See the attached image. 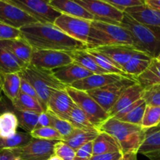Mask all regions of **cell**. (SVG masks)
Returning <instances> with one entry per match:
<instances>
[{
  "label": "cell",
  "instance_id": "cell-1",
  "mask_svg": "<svg viewBox=\"0 0 160 160\" xmlns=\"http://www.w3.org/2000/svg\"><path fill=\"white\" fill-rule=\"evenodd\" d=\"M21 38L33 50H56L72 52L86 49L87 45L69 37L50 23H34L20 28Z\"/></svg>",
  "mask_w": 160,
  "mask_h": 160
},
{
  "label": "cell",
  "instance_id": "cell-2",
  "mask_svg": "<svg viewBox=\"0 0 160 160\" xmlns=\"http://www.w3.org/2000/svg\"><path fill=\"white\" fill-rule=\"evenodd\" d=\"M99 131L107 133L114 138L123 155L137 153L146 134V130L141 126L125 123L113 117L107 120L100 127Z\"/></svg>",
  "mask_w": 160,
  "mask_h": 160
},
{
  "label": "cell",
  "instance_id": "cell-3",
  "mask_svg": "<svg viewBox=\"0 0 160 160\" xmlns=\"http://www.w3.org/2000/svg\"><path fill=\"white\" fill-rule=\"evenodd\" d=\"M19 75L32 85L45 111L52 93L56 90H64L67 87L55 77L53 70L41 68L32 64L24 67Z\"/></svg>",
  "mask_w": 160,
  "mask_h": 160
},
{
  "label": "cell",
  "instance_id": "cell-4",
  "mask_svg": "<svg viewBox=\"0 0 160 160\" xmlns=\"http://www.w3.org/2000/svg\"><path fill=\"white\" fill-rule=\"evenodd\" d=\"M120 26L128 31L135 49L152 58L159 55L160 37L148 27L136 21L125 12Z\"/></svg>",
  "mask_w": 160,
  "mask_h": 160
},
{
  "label": "cell",
  "instance_id": "cell-5",
  "mask_svg": "<svg viewBox=\"0 0 160 160\" xmlns=\"http://www.w3.org/2000/svg\"><path fill=\"white\" fill-rule=\"evenodd\" d=\"M119 45H133L131 38L125 28L120 25L111 24L99 20L91 21L86 44L87 48Z\"/></svg>",
  "mask_w": 160,
  "mask_h": 160
},
{
  "label": "cell",
  "instance_id": "cell-6",
  "mask_svg": "<svg viewBox=\"0 0 160 160\" xmlns=\"http://www.w3.org/2000/svg\"><path fill=\"white\" fill-rule=\"evenodd\" d=\"M65 90L75 105L84 112L92 124L99 131L100 127L110 118L109 114L86 92L77 90L70 86H67Z\"/></svg>",
  "mask_w": 160,
  "mask_h": 160
},
{
  "label": "cell",
  "instance_id": "cell-7",
  "mask_svg": "<svg viewBox=\"0 0 160 160\" xmlns=\"http://www.w3.org/2000/svg\"><path fill=\"white\" fill-rule=\"evenodd\" d=\"M135 83H137L136 80L123 78L112 84L86 92L108 113L122 92Z\"/></svg>",
  "mask_w": 160,
  "mask_h": 160
},
{
  "label": "cell",
  "instance_id": "cell-8",
  "mask_svg": "<svg viewBox=\"0 0 160 160\" xmlns=\"http://www.w3.org/2000/svg\"><path fill=\"white\" fill-rule=\"evenodd\" d=\"M50 0H10L9 2L31 16L39 23L53 24L60 12L50 5Z\"/></svg>",
  "mask_w": 160,
  "mask_h": 160
},
{
  "label": "cell",
  "instance_id": "cell-9",
  "mask_svg": "<svg viewBox=\"0 0 160 160\" xmlns=\"http://www.w3.org/2000/svg\"><path fill=\"white\" fill-rule=\"evenodd\" d=\"M92 14L94 20L120 25L124 12L119 10L104 0H74Z\"/></svg>",
  "mask_w": 160,
  "mask_h": 160
},
{
  "label": "cell",
  "instance_id": "cell-10",
  "mask_svg": "<svg viewBox=\"0 0 160 160\" xmlns=\"http://www.w3.org/2000/svg\"><path fill=\"white\" fill-rule=\"evenodd\" d=\"M90 20L61 14L55 20L54 25L69 37L87 44L90 30Z\"/></svg>",
  "mask_w": 160,
  "mask_h": 160
},
{
  "label": "cell",
  "instance_id": "cell-11",
  "mask_svg": "<svg viewBox=\"0 0 160 160\" xmlns=\"http://www.w3.org/2000/svg\"><path fill=\"white\" fill-rule=\"evenodd\" d=\"M57 141L34 138L25 146L13 148L18 160H48L53 155V147Z\"/></svg>",
  "mask_w": 160,
  "mask_h": 160
},
{
  "label": "cell",
  "instance_id": "cell-12",
  "mask_svg": "<svg viewBox=\"0 0 160 160\" xmlns=\"http://www.w3.org/2000/svg\"><path fill=\"white\" fill-rule=\"evenodd\" d=\"M73 62L68 52L33 50L30 64L41 68L54 70Z\"/></svg>",
  "mask_w": 160,
  "mask_h": 160
},
{
  "label": "cell",
  "instance_id": "cell-13",
  "mask_svg": "<svg viewBox=\"0 0 160 160\" xmlns=\"http://www.w3.org/2000/svg\"><path fill=\"white\" fill-rule=\"evenodd\" d=\"M0 22L20 29L38 21L12 3L0 0Z\"/></svg>",
  "mask_w": 160,
  "mask_h": 160
},
{
  "label": "cell",
  "instance_id": "cell-14",
  "mask_svg": "<svg viewBox=\"0 0 160 160\" xmlns=\"http://www.w3.org/2000/svg\"><path fill=\"white\" fill-rule=\"evenodd\" d=\"M76 106L66 90H56L52 93L46 111L56 117L68 121L72 109Z\"/></svg>",
  "mask_w": 160,
  "mask_h": 160
},
{
  "label": "cell",
  "instance_id": "cell-15",
  "mask_svg": "<svg viewBox=\"0 0 160 160\" xmlns=\"http://www.w3.org/2000/svg\"><path fill=\"white\" fill-rule=\"evenodd\" d=\"M124 12L136 21L148 27L160 37V10L154 9L144 4L128 8Z\"/></svg>",
  "mask_w": 160,
  "mask_h": 160
},
{
  "label": "cell",
  "instance_id": "cell-16",
  "mask_svg": "<svg viewBox=\"0 0 160 160\" xmlns=\"http://www.w3.org/2000/svg\"><path fill=\"white\" fill-rule=\"evenodd\" d=\"M124 77L115 73H100V74H92L87 78L80 81H75L73 84L69 85L77 90L88 92L93 89L106 86L119 81Z\"/></svg>",
  "mask_w": 160,
  "mask_h": 160
},
{
  "label": "cell",
  "instance_id": "cell-17",
  "mask_svg": "<svg viewBox=\"0 0 160 160\" xmlns=\"http://www.w3.org/2000/svg\"><path fill=\"white\" fill-rule=\"evenodd\" d=\"M0 45L7 49L20 62L23 68L29 65L31 62L33 49L22 38L12 40L0 41Z\"/></svg>",
  "mask_w": 160,
  "mask_h": 160
},
{
  "label": "cell",
  "instance_id": "cell-18",
  "mask_svg": "<svg viewBox=\"0 0 160 160\" xmlns=\"http://www.w3.org/2000/svg\"><path fill=\"white\" fill-rule=\"evenodd\" d=\"M111 59L115 64L122 70L123 66L130 60L137 50L133 45H110L93 48Z\"/></svg>",
  "mask_w": 160,
  "mask_h": 160
},
{
  "label": "cell",
  "instance_id": "cell-19",
  "mask_svg": "<svg viewBox=\"0 0 160 160\" xmlns=\"http://www.w3.org/2000/svg\"><path fill=\"white\" fill-rule=\"evenodd\" d=\"M53 72L55 77L66 86L71 85L75 81H80L93 74L74 62L64 67L54 69Z\"/></svg>",
  "mask_w": 160,
  "mask_h": 160
},
{
  "label": "cell",
  "instance_id": "cell-20",
  "mask_svg": "<svg viewBox=\"0 0 160 160\" xmlns=\"http://www.w3.org/2000/svg\"><path fill=\"white\" fill-rule=\"evenodd\" d=\"M146 130V134L138 152L151 160H160V128Z\"/></svg>",
  "mask_w": 160,
  "mask_h": 160
},
{
  "label": "cell",
  "instance_id": "cell-21",
  "mask_svg": "<svg viewBox=\"0 0 160 160\" xmlns=\"http://www.w3.org/2000/svg\"><path fill=\"white\" fill-rule=\"evenodd\" d=\"M50 5L61 14L90 21L94 20L93 16L74 0H50Z\"/></svg>",
  "mask_w": 160,
  "mask_h": 160
},
{
  "label": "cell",
  "instance_id": "cell-22",
  "mask_svg": "<svg viewBox=\"0 0 160 160\" xmlns=\"http://www.w3.org/2000/svg\"><path fill=\"white\" fill-rule=\"evenodd\" d=\"M143 88L138 83H135L134 84L130 87L127 88L125 91L119 96L116 102L111 109L110 112H108L110 117H113L115 116L118 112L122 111V109H125L130 105L133 104L141 98L142 95Z\"/></svg>",
  "mask_w": 160,
  "mask_h": 160
},
{
  "label": "cell",
  "instance_id": "cell-23",
  "mask_svg": "<svg viewBox=\"0 0 160 160\" xmlns=\"http://www.w3.org/2000/svg\"><path fill=\"white\" fill-rule=\"evenodd\" d=\"M146 106L147 105L145 102L141 98L133 104L130 105L128 107L118 112L115 116L113 117V118L141 127Z\"/></svg>",
  "mask_w": 160,
  "mask_h": 160
},
{
  "label": "cell",
  "instance_id": "cell-24",
  "mask_svg": "<svg viewBox=\"0 0 160 160\" xmlns=\"http://www.w3.org/2000/svg\"><path fill=\"white\" fill-rule=\"evenodd\" d=\"M153 58L141 52L136 51L131 59L123 66L122 70L136 79L148 67Z\"/></svg>",
  "mask_w": 160,
  "mask_h": 160
},
{
  "label": "cell",
  "instance_id": "cell-25",
  "mask_svg": "<svg viewBox=\"0 0 160 160\" xmlns=\"http://www.w3.org/2000/svg\"><path fill=\"white\" fill-rule=\"evenodd\" d=\"M0 90L9 101H14L20 92V77L19 73L1 75Z\"/></svg>",
  "mask_w": 160,
  "mask_h": 160
},
{
  "label": "cell",
  "instance_id": "cell-26",
  "mask_svg": "<svg viewBox=\"0 0 160 160\" xmlns=\"http://www.w3.org/2000/svg\"><path fill=\"white\" fill-rule=\"evenodd\" d=\"M121 152L120 147L115 139L110 134L100 131L93 141V156Z\"/></svg>",
  "mask_w": 160,
  "mask_h": 160
},
{
  "label": "cell",
  "instance_id": "cell-27",
  "mask_svg": "<svg viewBox=\"0 0 160 160\" xmlns=\"http://www.w3.org/2000/svg\"><path fill=\"white\" fill-rule=\"evenodd\" d=\"M69 55L72 57L74 62L78 64L86 70H89L93 74H100V73H110L100 68L98 64L96 62L95 59L88 53L86 49L75 50L68 52Z\"/></svg>",
  "mask_w": 160,
  "mask_h": 160
},
{
  "label": "cell",
  "instance_id": "cell-28",
  "mask_svg": "<svg viewBox=\"0 0 160 160\" xmlns=\"http://www.w3.org/2000/svg\"><path fill=\"white\" fill-rule=\"evenodd\" d=\"M136 81L143 88L155 84H160L159 59L153 58L148 67L136 78Z\"/></svg>",
  "mask_w": 160,
  "mask_h": 160
},
{
  "label": "cell",
  "instance_id": "cell-29",
  "mask_svg": "<svg viewBox=\"0 0 160 160\" xmlns=\"http://www.w3.org/2000/svg\"><path fill=\"white\" fill-rule=\"evenodd\" d=\"M86 51L95 59L96 62L98 64L99 67L103 69L104 70H105L106 72H108V73H115V74H119L120 76L124 77V78H130V79L132 80H136V78L132 77L131 75H129L126 73H125L116 64H115L111 59H108V57L104 56L103 54L99 52L96 49H93V48H86Z\"/></svg>",
  "mask_w": 160,
  "mask_h": 160
},
{
  "label": "cell",
  "instance_id": "cell-30",
  "mask_svg": "<svg viewBox=\"0 0 160 160\" xmlns=\"http://www.w3.org/2000/svg\"><path fill=\"white\" fill-rule=\"evenodd\" d=\"M99 133L100 131L97 129L89 130V131H82V130L76 129L70 137L64 139V142L76 151L86 144L93 142L97 138Z\"/></svg>",
  "mask_w": 160,
  "mask_h": 160
},
{
  "label": "cell",
  "instance_id": "cell-31",
  "mask_svg": "<svg viewBox=\"0 0 160 160\" xmlns=\"http://www.w3.org/2000/svg\"><path fill=\"white\" fill-rule=\"evenodd\" d=\"M11 105L13 109L20 111H28L36 113H42L45 112L42 108L39 100L20 92L17 98L14 101L11 102Z\"/></svg>",
  "mask_w": 160,
  "mask_h": 160
},
{
  "label": "cell",
  "instance_id": "cell-32",
  "mask_svg": "<svg viewBox=\"0 0 160 160\" xmlns=\"http://www.w3.org/2000/svg\"><path fill=\"white\" fill-rule=\"evenodd\" d=\"M17 117L12 111L6 110L0 114V138H9L17 132Z\"/></svg>",
  "mask_w": 160,
  "mask_h": 160
},
{
  "label": "cell",
  "instance_id": "cell-33",
  "mask_svg": "<svg viewBox=\"0 0 160 160\" xmlns=\"http://www.w3.org/2000/svg\"><path fill=\"white\" fill-rule=\"evenodd\" d=\"M23 67L7 49L0 45V76L6 73H20Z\"/></svg>",
  "mask_w": 160,
  "mask_h": 160
},
{
  "label": "cell",
  "instance_id": "cell-34",
  "mask_svg": "<svg viewBox=\"0 0 160 160\" xmlns=\"http://www.w3.org/2000/svg\"><path fill=\"white\" fill-rule=\"evenodd\" d=\"M32 139L31 134L27 132H17L9 138H0V150L13 149L28 145Z\"/></svg>",
  "mask_w": 160,
  "mask_h": 160
},
{
  "label": "cell",
  "instance_id": "cell-35",
  "mask_svg": "<svg viewBox=\"0 0 160 160\" xmlns=\"http://www.w3.org/2000/svg\"><path fill=\"white\" fill-rule=\"evenodd\" d=\"M9 111H12L17 117L19 123V127L24 130L27 133H31L34 131L37 125L39 116L40 113H36L33 112H28V111H20L17 109H12Z\"/></svg>",
  "mask_w": 160,
  "mask_h": 160
},
{
  "label": "cell",
  "instance_id": "cell-36",
  "mask_svg": "<svg viewBox=\"0 0 160 160\" xmlns=\"http://www.w3.org/2000/svg\"><path fill=\"white\" fill-rule=\"evenodd\" d=\"M68 121L77 130L89 131V130L97 129L92 124V123L89 120L87 116L84 113V112L82 109H80L77 106H75L72 109L70 117H69Z\"/></svg>",
  "mask_w": 160,
  "mask_h": 160
},
{
  "label": "cell",
  "instance_id": "cell-37",
  "mask_svg": "<svg viewBox=\"0 0 160 160\" xmlns=\"http://www.w3.org/2000/svg\"><path fill=\"white\" fill-rule=\"evenodd\" d=\"M160 123V107L147 106L144 111L141 128L144 130L152 129L158 126Z\"/></svg>",
  "mask_w": 160,
  "mask_h": 160
},
{
  "label": "cell",
  "instance_id": "cell-38",
  "mask_svg": "<svg viewBox=\"0 0 160 160\" xmlns=\"http://www.w3.org/2000/svg\"><path fill=\"white\" fill-rule=\"evenodd\" d=\"M48 112L50 113V118H51V127L54 128L55 130H56L57 132L61 134L63 138L62 141L70 137L75 132L76 129L71 124L70 122L67 121V120L58 118L55 115L52 114L51 112Z\"/></svg>",
  "mask_w": 160,
  "mask_h": 160
},
{
  "label": "cell",
  "instance_id": "cell-39",
  "mask_svg": "<svg viewBox=\"0 0 160 160\" xmlns=\"http://www.w3.org/2000/svg\"><path fill=\"white\" fill-rule=\"evenodd\" d=\"M141 98L145 102L147 106L160 107V84L143 88Z\"/></svg>",
  "mask_w": 160,
  "mask_h": 160
},
{
  "label": "cell",
  "instance_id": "cell-40",
  "mask_svg": "<svg viewBox=\"0 0 160 160\" xmlns=\"http://www.w3.org/2000/svg\"><path fill=\"white\" fill-rule=\"evenodd\" d=\"M30 134H31V137L34 138L42 139V140L62 141L63 139L61 134L57 132V131L52 127L36 128Z\"/></svg>",
  "mask_w": 160,
  "mask_h": 160
},
{
  "label": "cell",
  "instance_id": "cell-41",
  "mask_svg": "<svg viewBox=\"0 0 160 160\" xmlns=\"http://www.w3.org/2000/svg\"><path fill=\"white\" fill-rule=\"evenodd\" d=\"M76 151L71 148L64 141H57L53 147V154L63 160H73Z\"/></svg>",
  "mask_w": 160,
  "mask_h": 160
},
{
  "label": "cell",
  "instance_id": "cell-42",
  "mask_svg": "<svg viewBox=\"0 0 160 160\" xmlns=\"http://www.w3.org/2000/svg\"><path fill=\"white\" fill-rule=\"evenodd\" d=\"M21 38L20 29L0 22V41L12 40Z\"/></svg>",
  "mask_w": 160,
  "mask_h": 160
},
{
  "label": "cell",
  "instance_id": "cell-43",
  "mask_svg": "<svg viewBox=\"0 0 160 160\" xmlns=\"http://www.w3.org/2000/svg\"><path fill=\"white\" fill-rule=\"evenodd\" d=\"M119 10L124 12L126 9L145 4V0H104Z\"/></svg>",
  "mask_w": 160,
  "mask_h": 160
},
{
  "label": "cell",
  "instance_id": "cell-44",
  "mask_svg": "<svg viewBox=\"0 0 160 160\" xmlns=\"http://www.w3.org/2000/svg\"><path fill=\"white\" fill-rule=\"evenodd\" d=\"M93 156V142L86 144L76 150L73 160H90Z\"/></svg>",
  "mask_w": 160,
  "mask_h": 160
},
{
  "label": "cell",
  "instance_id": "cell-45",
  "mask_svg": "<svg viewBox=\"0 0 160 160\" xmlns=\"http://www.w3.org/2000/svg\"><path fill=\"white\" fill-rule=\"evenodd\" d=\"M20 92L39 100V97H38L37 93H36L35 90L32 87V85L29 82H28L26 80L22 78L21 77H20Z\"/></svg>",
  "mask_w": 160,
  "mask_h": 160
},
{
  "label": "cell",
  "instance_id": "cell-46",
  "mask_svg": "<svg viewBox=\"0 0 160 160\" xmlns=\"http://www.w3.org/2000/svg\"><path fill=\"white\" fill-rule=\"evenodd\" d=\"M123 154L121 152L93 156L90 160H121Z\"/></svg>",
  "mask_w": 160,
  "mask_h": 160
},
{
  "label": "cell",
  "instance_id": "cell-47",
  "mask_svg": "<svg viewBox=\"0 0 160 160\" xmlns=\"http://www.w3.org/2000/svg\"><path fill=\"white\" fill-rule=\"evenodd\" d=\"M45 127H51V118H50V113L47 111L42 112V113L39 114L35 129L36 128H45Z\"/></svg>",
  "mask_w": 160,
  "mask_h": 160
},
{
  "label": "cell",
  "instance_id": "cell-48",
  "mask_svg": "<svg viewBox=\"0 0 160 160\" xmlns=\"http://www.w3.org/2000/svg\"><path fill=\"white\" fill-rule=\"evenodd\" d=\"M0 160H18L13 149L0 150Z\"/></svg>",
  "mask_w": 160,
  "mask_h": 160
},
{
  "label": "cell",
  "instance_id": "cell-49",
  "mask_svg": "<svg viewBox=\"0 0 160 160\" xmlns=\"http://www.w3.org/2000/svg\"><path fill=\"white\" fill-rule=\"evenodd\" d=\"M145 5L154 9L160 10V0H145Z\"/></svg>",
  "mask_w": 160,
  "mask_h": 160
},
{
  "label": "cell",
  "instance_id": "cell-50",
  "mask_svg": "<svg viewBox=\"0 0 160 160\" xmlns=\"http://www.w3.org/2000/svg\"><path fill=\"white\" fill-rule=\"evenodd\" d=\"M121 160H137V153L133 152L123 155Z\"/></svg>",
  "mask_w": 160,
  "mask_h": 160
},
{
  "label": "cell",
  "instance_id": "cell-51",
  "mask_svg": "<svg viewBox=\"0 0 160 160\" xmlns=\"http://www.w3.org/2000/svg\"><path fill=\"white\" fill-rule=\"evenodd\" d=\"M48 160H63V159H61V158H60V157H58V156H56V155L53 154V156H52L51 157H50Z\"/></svg>",
  "mask_w": 160,
  "mask_h": 160
},
{
  "label": "cell",
  "instance_id": "cell-52",
  "mask_svg": "<svg viewBox=\"0 0 160 160\" xmlns=\"http://www.w3.org/2000/svg\"><path fill=\"white\" fill-rule=\"evenodd\" d=\"M2 102H3V96H2V92L0 90V105H1Z\"/></svg>",
  "mask_w": 160,
  "mask_h": 160
},
{
  "label": "cell",
  "instance_id": "cell-53",
  "mask_svg": "<svg viewBox=\"0 0 160 160\" xmlns=\"http://www.w3.org/2000/svg\"><path fill=\"white\" fill-rule=\"evenodd\" d=\"M157 59H159V60H160V53H159V55H158V56H157Z\"/></svg>",
  "mask_w": 160,
  "mask_h": 160
},
{
  "label": "cell",
  "instance_id": "cell-54",
  "mask_svg": "<svg viewBox=\"0 0 160 160\" xmlns=\"http://www.w3.org/2000/svg\"><path fill=\"white\" fill-rule=\"evenodd\" d=\"M2 1H6V2H9V1H10V0H2Z\"/></svg>",
  "mask_w": 160,
  "mask_h": 160
},
{
  "label": "cell",
  "instance_id": "cell-55",
  "mask_svg": "<svg viewBox=\"0 0 160 160\" xmlns=\"http://www.w3.org/2000/svg\"><path fill=\"white\" fill-rule=\"evenodd\" d=\"M158 127H159V128H160V123H159V124H158Z\"/></svg>",
  "mask_w": 160,
  "mask_h": 160
}]
</instances>
